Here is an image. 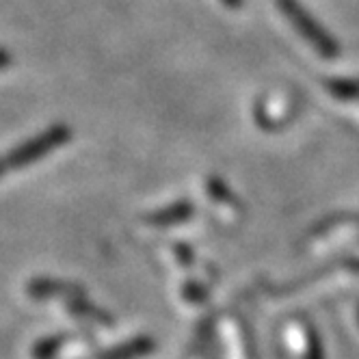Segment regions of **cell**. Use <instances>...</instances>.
<instances>
[{"label":"cell","instance_id":"obj_6","mask_svg":"<svg viewBox=\"0 0 359 359\" xmlns=\"http://www.w3.org/2000/svg\"><path fill=\"white\" fill-rule=\"evenodd\" d=\"M154 348V342L149 338H137L128 344H121L119 348L107 353L102 359H135V357H141V355H147L149 351Z\"/></svg>","mask_w":359,"mask_h":359},{"label":"cell","instance_id":"obj_7","mask_svg":"<svg viewBox=\"0 0 359 359\" xmlns=\"http://www.w3.org/2000/svg\"><path fill=\"white\" fill-rule=\"evenodd\" d=\"M63 342H65V338H50V340L39 342V344L35 346V357H37V359L50 357V355H53V351H55L57 346H61Z\"/></svg>","mask_w":359,"mask_h":359},{"label":"cell","instance_id":"obj_9","mask_svg":"<svg viewBox=\"0 0 359 359\" xmlns=\"http://www.w3.org/2000/svg\"><path fill=\"white\" fill-rule=\"evenodd\" d=\"M223 3L229 7V9H238L243 5V0H223Z\"/></svg>","mask_w":359,"mask_h":359},{"label":"cell","instance_id":"obj_8","mask_svg":"<svg viewBox=\"0 0 359 359\" xmlns=\"http://www.w3.org/2000/svg\"><path fill=\"white\" fill-rule=\"evenodd\" d=\"M11 65V55L7 53V50L0 48V69H7Z\"/></svg>","mask_w":359,"mask_h":359},{"label":"cell","instance_id":"obj_5","mask_svg":"<svg viewBox=\"0 0 359 359\" xmlns=\"http://www.w3.org/2000/svg\"><path fill=\"white\" fill-rule=\"evenodd\" d=\"M193 215V203L191 201H177L173 206L158 210L147 217L149 225H175V223H182L187 219H191Z\"/></svg>","mask_w":359,"mask_h":359},{"label":"cell","instance_id":"obj_1","mask_svg":"<svg viewBox=\"0 0 359 359\" xmlns=\"http://www.w3.org/2000/svg\"><path fill=\"white\" fill-rule=\"evenodd\" d=\"M69 137H72V133H69L67 126H63V123L61 126H53L48 133L37 135L31 141L22 143L15 149H11L9 154H5V156H0V175L33 165L35 161L48 156V154L53 151V149H57L63 143H67Z\"/></svg>","mask_w":359,"mask_h":359},{"label":"cell","instance_id":"obj_3","mask_svg":"<svg viewBox=\"0 0 359 359\" xmlns=\"http://www.w3.org/2000/svg\"><path fill=\"white\" fill-rule=\"evenodd\" d=\"M85 292L81 286L76 284H65V281H57V279H33L29 284V294L35 299H48V297H76Z\"/></svg>","mask_w":359,"mask_h":359},{"label":"cell","instance_id":"obj_4","mask_svg":"<svg viewBox=\"0 0 359 359\" xmlns=\"http://www.w3.org/2000/svg\"><path fill=\"white\" fill-rule=\"evenodd\" d=\"M65 303H67L69 310L74 314H79L81 318H89V320H95V323H102V325H113V318L107 312H102L100 307H95L93 303H89L85 292L76 294V297H67Z\"/></svg>","mask_w":359,"mask_h":359},{"label":"cell","instance_id":"obj_2","mask_svg":"<svg viewBox=\"0 0 359 359\" xmlns=\"http://www.w3.org/2000/svg\"><path fill=\"white\" fill-rule=\"evenodd\" d=\"M277 7L290 20L292 27L307 39V43H310L314 50H318L323 57L331 59L338 55V43L333 41L331 35L303 9L301 3H297V0H277Z\"/></svg>","mask_w":359,"mask_h":359}]
</instances>
